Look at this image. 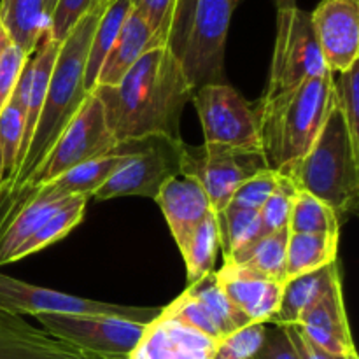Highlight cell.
<instances>
[{
  "label": "cell",
  "instance_id": "1",
  "mask_svg": "<svg viewBox=\"0 0 359 359\" xmlns=\"http://www.w3.org/2000/svg\"><path fill=\"white\" fill-rule=\"evenodd\" d=\"M195 88L177 56L165 46L144 53L116 86H98L107 126L118 144L165 137L181 139V116Z\"/></svg>",
  "mask_w": 359,
  "mask_h": 359
},
{
  "label": "cell",
  "instance_id": "2",
  "mask_svg": "<svg viewBox=\"0 0 359 359\" xmlns=\"http://www.w3.org/2000/svg\"><path fill=\"white\" fill-rule=\"evenodd\" d=\"M102 11L91 9L76 27L70 30L60 46L55 69L46 91L44 105L35 125L30 144L21 158L16 170L0 182V207L13 200L25 188L42 161L51 153L56 140L62 137L67 126L83 105L88 91L84 90V69H86L88 49L95 27L100 20Z\"/></svg>",
  "mask_w": 359,
  "mask_h": 359
},
{
  "label": "cell",
  "instance_id": "3",
  "mask_svg": "<svg viewBox=\"0 0 359 359\" xmlns=\"http://www.w3.org/2000/svg\"><path fill=\"white\" fill-rule=\"evenodd\" d=\"M335 74L312 77L255 104L266 167L286 174L314 146L335 107Z\"/></svg>",
  "mask_w": 359,
  "mask_h": 359
},
{
  "label": "cell",
  "instance_id": "4",
  "mask_svg": "<svg viewBox=\"0 0 359 359\" xmlns=\"http://www.w3.org/2000/svg\"><path fill=\"white\" fill-rule=\"evenodd\" d=\"M300 191L325 202L340 224L356 214L359 147L353 142L340 109L333 107L314 146L286 174Z\"/></svg>",
  "mask_w": 359,
  "mask_h": 359
},
{
  "label": "cell",
  "instance_id": "5",
  "mask_svg": "<svg viewBox=\"0 0 359 359\" xmlns=\"http://www.w3.org/2000/svg\"><path fill=\"white\" fill-rule=\"evenodd\" d=\"M203 144L221 149L263 153L255 105L226 83L203 84L193 91Z\"/></svg>",
  "mask_w": 359,
  "mask_h": 359
},
{
  "label": "cell",
  "instance_id": "6",
  "mask_svg": "<svg viewBox=\"0 0 359 359\" xmlns=\"http://www.w3.org/2000/svg\"><path fill=\"white\" fill-rule=\"evenodd\" d=\"M182 140L165 137H146L123 142L126 156L111 177L93 193L91 198L104 202L121 196L156 198L161 186L179 174V147Z\"/></svg>",
  "mask_w": 359,
  "mask_h": 359
},
{
  "label": "cell",
  "instance_id": "7",
  "mask_svg": "<svg viewBox=\"0 0 359 359\" xmlns=\"http://www.w3.org/2000/svg\"><path fill=\"white\" fill-rule=\"evenodd\" d=\"M326 72L330 70L312 28L311 13L300 7L277 11L276 44L263 97H272Z\"/></svg>",
  "mask_w": 359,
  "mask_h": 359
},
{
  "label": "cell",
  "instance_id": "8",
  "mask_svg": "<svg viewBox=\"0 0 359 359\" xmlns=\"http://www.w3.org/2000/svg\"><path fill=\"white\" fill-rule=\"evenodd\" d=\"M242 0H196L179 58L191 86L224 83V51L231 18Z\"/></svg>",
  "mask_w": 359,
  "mask_h": 359
},
{
  "label": "cell",
  "instance_id": "9",
  "mask_svg": "<svg viewBox=\"0 0 359 359\" xmlns=\"http://www.w3.org/2000/svg\"><path fill=\"white\" fill-rule=\"evenodd\" d=\"M0 312L14 316L65 314V316H116L137 323H151L158 318L161 309L130 307L90 300L69 293L48 290L23 283L14 277L0 273Z\"/></svg>",
  "mask_w": 359,
  "mask_h": 359
},
{
  "label": "cell",
  "instance_id": "10",
  "mask_svg": "<svg viewBox=\"0 0 359 359\" xmlns=\"http://www.w3.org/2000/svg\"><path fill=\"white\" fill-rule=\"evenodd\" d=\"M266 167L263 153L221 149V147L188 146L179 147V174L193 177L210 200L214 212H221L238 186L256 172Z\"/></svg>",
  "mask_w": 359,
  "mask_h": 359
},
{
  "label": "cell",
  "instance_id": "11",
  "mask_svg": "<svg viewBox=\"0 0 359 359\" xmlns=\"http://www.w3.org/2000/svg\"><path fill=\"white\" fill-rule=\"evenodd\" d=\"M42 330L77 347L105 358L126 359L135 349L147 323L116 316H35Z\"/></svg>",
  "mask_w": 359,
  "mask_h": 359
},
{
  "label": "cell",
  "instance_id": "12",
  "mask_svg": "<svg viewBox=\"0 0 359 359\" xmlns=\"http://www.w3.org/2000/svg\"><path fill=\"white\" fill-rule=\"evenodd\" d=\"M312 28L332 74L359 62V0H323L311 13Z\"/></svg>",
  "mask_w": 359,
  "mask_h": 359
},
{
  "label": "cell",
  "instance_id": "13",
  "mask_svg": "<svg viewBox=\"0 0 359 359\" xmlns=\"http://www.w3.org/2000/svg\"><path fill=\"white\" fill-rule=\"evenodd\" d=\"M217 342L160 312L126 359H214Z\"/></svg>",
  "mask_w": 359,
  "mask_h": 359
},
{
  "label": "cell",
  "instance_id": "14",
  "mask_svg": "<svg viewBox=\"0 0 359 359\" xmlns=\"http://www.w3.org/2000/svg\"><path fill=\"white\" fill-rule=\"evenodd\" d=\"M216 277L228 300L251 323L266 325L279 312L283 283L266 279L233 262H224L223 266L216 270Z\"/></svg>",
  "mask_w": 359,
  "mask_h": 359
},
{
  "label": "cell",
  "instance_id": "15",
  "mask_svg": "<svg viewBox=\"0 0 359 359\" xmlns=\"http://www.w3.org/2000/svg\"><path fill=\"white\" fill-rule=\"evenodd\" d=\"M0 359H114L77 347L21 316L0 312Z\"/></svg>",
  "mask_w": 359,
  "mask_h": 359
},
{
  "label": "cell",
  "instance_id": "16",
  "mask_svg": "<svg viewBox=\"0 0 359 359\" xmlns=\"http://www.w3.org/2000/svg\"><path fill=\"white\" fill-rule=\"evenodd\" d=\"M154 202L167 221L175 245L181 251L203 217L214 212L202 186L188 175H174L158 191Z\"/></svg>",
  "mask_w": 359,
  "mask_h": 359
},
{
  "label": "cell",
  "instance_id": "17",
  "mask_svg": "<svg viewBox=\"0 0 359 359\" xmlns=\"http://www.w3.org/2000/svg\"><path fill=\"white\" fill-rule=\"evenodd\" d=\"M294 326L309 342L332 356H346L349 351L356 349L344 304L342 283L335 284L318 304L312 305Z\"/></svg>",
  "mask_w": 359,
  "mask_h": 359
},
{
  "label": "cell",
  "instance_id": "18",
  "mask_svg": "<svg viewBox=\"0 0 359 359\" xmlns=\"http://www.w3.org/2000/svg\"><path fill=\"white\" fill-rule=\"evenodd\" d=\"M158 48L154 41V34L147 27L146 21L135 13L130 11L119 30L118 39L112 44L111 51L105 56L102 69L97 77V86H116L133 67V63L149 49Z\"/></svg>",
  "mask_w": 359,
  "mask_h": 359
},
{
  "label": "cell",
  "instance_id": "19",
  "mask_svg": "<svg viewBox=\"0 0 359 359\" xmlns=\"http://www.w3.org/2000/svg\"><path fill=\"white\" fill-rule=\"evenodd\" d=\"M339 283H342V277H340V266L337 262L321 270L286 280L279 312L270 323L279 328L297 325L302 316Z\"/></svg>",
  "mask_w": 359,
  "mask_h": 359
},
{
  "label": "cell",
  "instance_id": "20",
  "mask_svg": "<svg viewBox=\"0 0 359 359\" xmlns=\"http://www.w3.org/2000/svg\"><path fill=\"white\" fill-rule=\"evenodd\" d=\"M0 27L25 55L32 56L48 28L44 0H0Z\"/></svg>",
  "mask_w": 359,
  "mask_h": 359
},
{
  "label": "cell",
  "instance_id": "21",
  "mask_svg": "<svg viewBox=\"0 0 359 359\" xmlns=\"http://www.w3.org/2000/svg\"><path fill=\"white\" fill-rule=\"evenodd\" d=\"M340 233H291L286 249V279L316 272L337 262Z\"/></svg>",
  "mask_w": 359,
  "mask_h": 359
},
{
  "label": "cell",
  "instance_id": "22",
  "mask_svg": "<svg viewBox=\"0 0 359 359\" xmlns=\"http://www.w3.org/2000/svg\"><path fill=\"white\" fill-rule=\"evenodd\" d=\"M290 235V228L265 233L237 255L224 258V262H233L266 279L286 284V249Z\"/></svg>",
  "mask_w": 359,
  "mask_h": 359
},
{
  "label": "cell",
  "instance_id": "23",
  "mask_svg": "<svg viewBox=\"0 0 359 359\" xmlns=\"http://www.w3.org/2000/svg\"><path fill=\"white\" fill-rule=\"evenodd\" d=\"M132 11L130 0H112L100 14L97 27H95L93 37H91L90 49H88L86 69H84V90L88 93L97 86V77L102 69L105 56L111 51L112 44L118 39L119 30L125 23L126 16Z\"/></svg>",
  "mask_w": 359,
  "mask_h": 359
},
{
  "label": "cell",
  "instance_id": "24",
  "mask_svg": "<svg viewBox=\"0 0 359 359\" xmlns=\"http://www.w3.org/2000/svg\"><path fill=\"white\" fill-rule=\"evenodd\" d=\"M88 200H90V196L84 195L69 196V198L58 207V210L53 212L51 216L37 228V231L21 245V249L16 252V256H14V262H20V259L27 258V256L35 255V252L42 251V249L49 248L51 244H55V242L67 237V235L83 221L84 212H86Z\"/></svg>",
  "mask_w": 359,
  "mask_h": 359
},
{
  "label": "cell",
  "instance_id": "25",
  "mask_svg": "<svg viewBox=\"0 0 359 359\" xmlns=\"http://www.w3.org/2000/svg\"><path fill=\"white\" fill-rule=\"evenodd\" d=\"M186 293L191 294L193 298H196L203 305V309L210 316L214 325L217 326L223 339L230 335V333L251 325V321L223 293L221 286L217 284L216 270L207 273L205 277H202L196 283L189 284L186 287Z\"/></svg>",
  "mask_w": 359,
  "mask_h": 359
},
{
  "label": "cell",
  "instance_id": "26",
  "mask_svg": "<svg viewBox=\"0 0 359 359\" xmlns=\"http://www.w3.org/2000/svg\"><path fill=\"white\" fill-rule=\"evenodd\" d=\"M214 214H216L217 233H219V249L223 251L224 258L237 255L238 251L265 235L259 210L226 205L221 212Z\"/></svg>",
  "mask_w": 359,
  "mask_h": 359
},
{
  "label": "cell",
  "instance_id": "27",
  "mask_svg": "<svg viewBox=\"0 0 359 359\" xmlns=\"http://www.w3.org/2000/svg\"><path fill=\"white\" fill-rule=\"evenodd\" d=\"M217 252H219V233H217L216 214L210 212L196 226L189 241L181 249L184 258L188 284L196 283L207 273L214 272Z\"/></svg>",
  "mask_w": 359,
  "mask_h": 359
},
{
  "label": "cell",
  "instance_id": "28",
  "mask_svg": "<svg viewBox=\"0 0 359 359\" xmlns=\"http://www.w3.org/2000/svg\"><path fill=\"white\" fill-rule=\"evenodd\" d=\"M340 226L337 214L325 202L298 189L287 226L291 233H340Z\"/></svg>",
  "mask_w": 359,
  "mask_h": 359
},
{
  "label": "cell",
  "instance_id": "29",
  "mask_svg": "<svg viewBox=\"0 0 359 359\" xmlns=\"http://www.w3.org/2000/svg\"><path fill=\"white\" fill-rule=\"evenodd\" d=\"M23 135V112L7 102L0 112V182L6 181L16 167Z\"/></svg>",
  "mask_w": 359,
  "mask_h": 359
},
{
  "label": "cell",
  "instance_id": "30",
  "mask_svg": "<svg viewBox=\"0 0 359 359\" xmlns=\"http://www.w3.org/2000/svg\"><path fill=\"white\" fill-rule=\"evenodd\" d=\"M359 62L346 72L333 77L335 105L346 119L347 130L353 142L359 147Z\"/></svg>",
  "mask_w": 359,
  "mask_h": 359
},
{
  "label": "cell",
  "instance_id": "31",
  "mask_svg": "<svg viewBox=\"0 0 359 359\" xmlns=\"http://www.w3.org/2000/svg\"><path fill=\"white\" fill-rule=\"evenodd\" d=\"M297 195L298 188L294 186V182L287 175L280 174L279 186L259 209V217H262L265 233H272V231H279L283 228L290 226L291 210H293Z\"/></svg>",
  "mask_w": 359,
  "mask_h": 359
},
{
  "label": "cell",
  "instance_id": "32",
  "mask_svg": "<svg viewBox=\"0 0 359 359\" xmlns=\"http://www.w3.org/2000/svg\"><path fill=\"white\" fill-rule=\"evenodd\" d=\"M266 325L251 323L217 342L214 359H252L266 339Z\"/></svg>",
  "mask_w": 359,
  "mask_h": 359
},
{
  "label": "cell",
  "instance_id": "33",
  "mask_svg": "<svg viewBox=\"0 0 359 359\" xmlns=\"http://www.w3.org/2000/svg\"><path fill=\"white\" fill-rule=\"evenodd\" d=\"M165 316H170V318L179 319L184 325L191 326V328L198 330L200 333H203L209 339L216 340V342H221L223 337H221L219 330L214 325V321L210 319V316L207 314V311L203 309V305L200 304L196 298H193L191 294L184 293L181 297L175 298L170 305L161 309Z\"/></svg>",
  "mask_w": 359,
  "mask_h": 359
},
{
  "label": "cell",
  "instance_id": "34",
  "mask_svg": "<svg viewBox=\"0 0 359 359\" xmlns=\"http://www.w3.org/2000/svg\"><path fill=\"white\" fill-rule=\"evenodd\" d=\"M279 172L263 168V170L256 172L255 175H251L248 181H244L238 186L228 205L259 210L263 207V203L269 200V196L276 191V188L279 186Z\"/></svg>",
  "mask_w": 359,
  "mask_h": 359
},
{
  "label": "cell",
  "instance_id": "35",
  "mask_svg": "<svg viewBox=\"0 0 359 359\" xmlns=\"http://www.w3.org/2000/svg\"><path fill=\"white\" fill-rule=\"evenodd\" d=\"M95 7L97 0H56L53 13L48 18L46 34L56 42H63L70 30Z\"/></svg>",
  "mask_w": 359,
  "mask_h": 359
},
{
  "label": "cell",
  "instance_id": "36",
  "mask_svg": "<svg viewBox=\"0 0 359 359\" xmlns=\"http://www.w3.org/2000/svg\"><path fill=\"white\" fill-rule=\"evenodd\" d=\"M130 2H132V9L151 28L156 44L167 48L168 30H170L175 0H130Z\"/></svg>",
  "mask_w": 359,
  "mask_h": 359
},
{
  "label": "cell",
  "instance_id": "37",
  "mask_svg": "<svg viewBox=\"0 0 359 359\" xmlns=\"http://www.w3.org/2000/svg\"><path fill=\"white\" fill-rule=\"evenodd\" d=\"M28 58L30 56L25 55L14 42H9L0 51V112L9 102L14 86L20 79L21 70L27 65Z\"/></svg>",
  "mask_w": 359,
  "mask_h": 359
},
{
  "label": "cell",
  "instance_id": "38",
  "mask_svg": "<svg viewBox=\"0 0 359 359\" xmlns=\"http://www.w3.org/2000/svg\"><path fill=\"white\" fill-rule=\"evenodd\" d=\"M196 0H175L174 14H172L170 30H168L167 48L181 58L182 49H184L186 37H188L189 23H191V14L195 9Z\"/></svg>",
  "mask_w": 359,
  "mask_h": 359
},
{
  "label": "cell",
  "instance_id": "39",
  "mask_svg": "<svg viewBox=\"0 0 359 359\" xmlns=\"http://www.w3.org/2000/svg\"><path fill=\"white\" fill-rule=\"evenodd\" d=\"M252 359H298V356L286 330L276 326V330L266 332L265 344Z\"/></svg>",
  "mask_w": 359,
  "mask_h": 359
},
{
  "label": "cell",
  "instance_id": "40",
  "mask_svg": "<svg viewBox=\"0 0 359 359\" xmlns=\"http://www.w3.org/2000/svg\"><path fill=\"white\" fill-rule=\"evenodd\" d=\"M287 337H290L291 344H293L294 351H297L298 359H346V356H332V354L325 353L314 344L309 342L304 337V333L298 330V326H284Z\"/></svg>",
  "mask_w": 359,
  "mask_h": 359
},
{
  "label": "cell",
  "instance_id": "41",
  "mask_svg": "<svg viewBox=\"0 0 359 359\" xmlns=\"http://www.w3.org/2000/svg\"><path fill=\"white\" fill-rule=\"evenodd\" d=\"M277 11H284V9H293L297 6V0H276Z\"/></svg>",
  "mask_w": 359,
  "mask_h": 359
},
{
  "label": "cell",
  "instance_id": "42",
  "mask_svg": "<svg viewBox=\"0 0 359 359\" xmlns=\"http://www.w3.org/2000/svg\"><path fill=\"white\" fill-rule=\"evenodd\" d=\"M9 42H13V41H11V37H9V35H7V32L4 30L2 27H0V51H2V49L6 48V46L9 44Z\"/></svg>",
  "mask_w": 359,
  "mask_h": 359
},
{
  "label": "cell",
  "instance_id": "43",
  "mask_svg": "<svg viewBox=\"0 0 359 359\" xmlns=\"http://www.w3.org/2000/svg\"><path fill=\"white\" fill-rule=\"evenodd\" d=\"M56 0H44V11H46V18H49V14L53 13V7H55Z\"/></svg>",
  "mask_w": 359,
  "mask_h": 359
},
{
  "label": "cell",
  "instance_id": "44",
  "mask_svg": "<svg viewBox=\"0 0 359 359\" xmlns=\"http://www.w3.org/2000/svg\"><path fill=\"white\" fill-rule=\"evenodd\" d=\"M107 6H109V0H97V7L100 11H104Z\"/></svg>",
  "mask_w": 359,
  "mask_h": 359
},
{
  "label": "cell",
  "instance_id": "45",
  "mask_svg": "<svg viewBox=\"0 0 359 359\" xmlns=\"http://www.w3.org/2000/svg\"><path fill=\"white\" fill-rule=\"evenodd\" d=\"M346 359H359V358H358V353H356V349L349 351V353L346 354Z\"/></svg>",
  "mask_w": 359,
  "mask_h": 359
},
{
  "label": "cell",
  "instance_id": "46",
  "mask_svg": "<svg viewBox=\"0 0 359 359\" xmlns=\"http://www.w3.org/2000/svg\"><path fill=\"white\" fill-rule=\"evenodd\" d=\"M112 2V0H109V4H111Z\"/></svg>",
  "mask_w": 359,
  "mask_h": 359
}]
</instances>
